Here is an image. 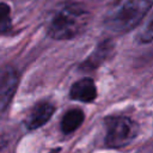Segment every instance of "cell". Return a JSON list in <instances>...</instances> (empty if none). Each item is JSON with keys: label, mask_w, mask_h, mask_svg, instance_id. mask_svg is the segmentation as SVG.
Listing matches in <instances>:
<instances>
[{"label": "cell", "mask_w": 153, "mask_h": 153, "mask_svg": "<svg viewBox=\"0 0 153 153\" xmlns=\"http://www.w3.org/2000/svg\"><path fill=\"white\" fill-rule=\"evenodd\" d=\"M84 112L80 109H72L65 114L61 120V130L63 134H71L84 122Z\"/></svg>", "instance_id": "52a82bcc"}, {"label": "cell", "mask_w": 153, "mask_h": 153, "mask_svg": "<svg viewBox=\"0 0 153 153\" xmlns=\"http://www.w3.org/2000/svg\"><path fill=\"white\" fill-rule=\"evenodd\" d=\"M90 20L91 14L82 4L65 1L49 13L47 32L54 39H72L86 30Z\"/></svg>", "instance_id": "6da1fadb"}, {"label": "cell", "mask_w": 153, "mask_h": 153, "mask_svg": "<svg viewBox=\"0 0 153 153\" xmlns=\"http://www.w3.org/2000/svg\"><path fill=\"white\" fill-rule=\"evenodd\" d=\"M146 36H147L149 39H153V18H152V20L148 23V25H147Z\"/></svg>", "instance_id": "9c48e42d"}, {"label": "cell", "mask_w": 153, "mask_h": 153, "mask_svg": "<svg viewBox=\"0 0 153 153\" xmlns=\"http://www.w3.org/2000/svg\"><path fill=\"white\" fill-rule=\"evenodd\" d=\"M153 0H117L105 13L104 25L115 33L128 32L149 12Z\"/></svg>", "instance_id": "7a4b0ae2"}, {"label": "cell", "mask_w": 153, "mask_h": 153, "mask_svg": "<svg viewBox=\"0 0 153 153\" xmlns=\"http://www.w3.org/2000/svg\"><path fill=\"white\" fill-rule=\"evenodd\" d=\"M12 27L11 7L6 2H0V35L7 33Z\"/></svg>", "instance_id": "ba28073f"}, {"label": "cell", "mask_w": 153, "mask_h": 153, "mask_svg": "<svg viewBox=\"0 0 153 153\" xmlns=\"http://www.w3.org/2000/svg\"><path fill=\"white\" fill-rule=\"evenodd\" d=\"M54 111H55V108L49 102H41L36 104L25 120L26 128L30 130H33L42 127L50 120Z\"/></svg>", "instance_id": "277c9868"}, {"label": "cell", "mask_w": 153, "mask_h": 153, "mask_svg": "<svg viewBox=\"0 0 153 153\" xmlns=\"http://www.w3.org/2000/svg\"><path fill=\"white\" fill-rule=\"evenodd\" d=\"M105 143L111 148H121L130 143L139 133L136 122L126 116H111L105 120Z\"/></svg>", "instance_id": "3957f363"}, {"label": "cell", "mask_w": 153, "mask_h": 153, "mask_svg": "<svg viewBox=\"0 0 153 153\" xmlns=\"http://www.w3.org/2000/svg\"><path fill=\"white\" fill-rule=\"evenodd\" d=\"M71 98L82 103H91L97 98V87L92 79L84 78L78 80L71 87Z\"/></svg>", "instance_id": "8992f818"}, {"label": "cell", "mask_w": 153, "mask_h": 153, "mask_svg": "<svg viewBox=\"0 0 153 153\" xmlns=\"http://www.w3.org/2000/svg\"><path fill=\"white\" fill-rule=\"evenodd\" d=\"M18 84V74L13 68H5L0 72V109L6 108Z\"/></svg>", "instance_id": "5b68a950"}, {"label": "cell", "mask_w": 153, "mask_h": 153, "mask_svg": "<svg viewBox=\"0 0 153 153\" xmlns=\"http://www.w3.org/2000/svg\"><path fill=\"white\" fill-rule=\"evenodd\" d=\"M7 151V142L4 137H0V153H6Z\"/></svg>", "instance_id": "30bf717a"}]
</instances>
